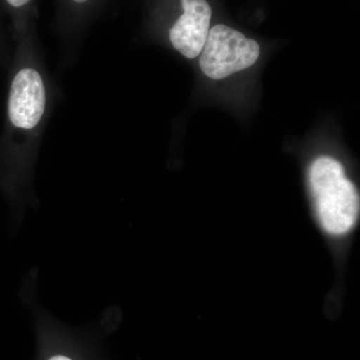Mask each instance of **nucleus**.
I'll return each mask as SVG.
<instances>
[{"mask_svg": "<svg viewBox=\"0 0 360 360\" xmlns=\"http://www.w3.org/2000/svg\"><path fill=\"white\" fill-rule=\"evenodd\" d=\"M309 184L324 231L333 236L352 231L359 219V194L340 161L317 158L309 168Z\"/></svg>", "mask_w": 360, "mask_h": 360, "instance_id": "obj_1", "label": "nucleus"}, {"mask_svg": "<svg viewBox=\"0 0 360 360\" xmlns=\"http://www.w3.org/2000/svg\"><path fill=\"white\" fill-rule=\"evenodd\" d=\"M202 51L201 70L212 79H224L250 68L260 54L259 44L255 40L224 25L210 30Z\"/></svg>", "mask_w": 360, "mask_h": 360, "instance_id": "obj_2", "label": "nucleus"}, {"mask_svg": "<svg viewBox=\"0 0 360 360\" xmlns=\"http://www.w3.org/2000/svg\"><path fill=\"white\" fill-rule=\"evenodd\" d=\"M46 96L37 70L25 68L14 77L8 101L9 120L18 129H32L39 124L45 110Z\"/></svg>", "mask_w": 360, "mask_h": 360, "instance_id": "obj_3", "label": "nucleus"}, {"mask_svg": "<svg viewBox=\"0 0 360 360\" xmlns=\"http://www.w3.org/2000/svg\"><path fill=\"white\" fill-rule=\"evenodd\" d=\"M184 13L169 30L176 51L187 58L200 56L210 32L212 8L206 0H180Z\"/></svg>", "mask_w": 360, "mask_h": 360, "instance_id": "obj_4", "label": "nucleus"}, {"mask_svg": "<svg viewBox=\"0 0 360 360\" xmlns=\"http://www.w3.org/2000/svg\"><path fill=\"white\" fill-rule=\"evenodd\" d=\"M32 0H6L7 4L16 9L25 8L30 6Z\"/></svg>", "mask_w": 360, "mask_h": 360, "instance_id": "obj_5", "label": "nucleus"}, {"mask_svg": "<svg viewBox=\"0 0 360 360\" xmlns=\"http://www.w3.org/2000/svg\"><path fill=\"white\" fill-rule=\"evenodd\" d=\"M71 4H73V7H79V8H84V7L91 4L94 0H68Z\"/></svg>", "mask_w": 360, "mask_h": 360, "instance_id": "obj_6", "label": "nucleus"}, {"mask_svg": "<svg viewBox=\"0 0 360 360\" xmlns=\"http://www.w3.org/2000/svg\"><path fill=\"white\" fill-rule=\"evenodd\" d=\"M49 360H72L70 359V357L65 356V355H54V356L51 357Z\"/></svg>", "mask_w": 360, "mask_h": 360, "instance_id": "obj_7", "label": "nucleus"}]
</instances>
